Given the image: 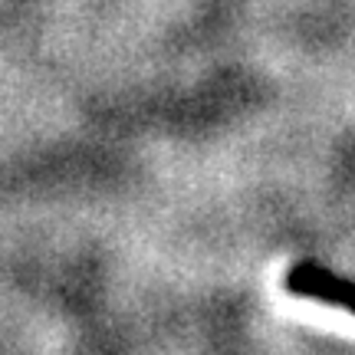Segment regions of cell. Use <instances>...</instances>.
<instances>
[{
  "mask_svg": "<svg viewBox=\"0 0 355 355\" xmlns=\"http://www.w3.org/2000/svg\"><path fill=\"white\" fill-rule=\"evenodd\" d=\"M283 286H286V293L300 296V300L336 306V309H345L349 316H355V279L336 273L329 266L313 263V260L296 263L286 270Z\"/></svg>",
  "mask_w": 355,
  "mask_h": 355,
  "instance_id": "cell-1",
  "label": "cell"
}]
</instances>
